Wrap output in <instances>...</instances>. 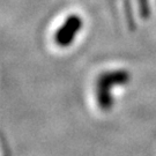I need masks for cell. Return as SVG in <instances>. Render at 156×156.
<instances>
[{"label":"cell","mask_w":156,"mask_h":156,"mask_svg":"<svg viewBox=\"0 0 156 156\" xmlns=\"http://www.w3.org/2000/svg\"><path fill=\"white\" fill-rule=\"evenodd\" d=\"M82 28V20L78 15H71L62 22L55 34V42L59 48H67L73 43Z\"/></svg>","instance_id":"obj_1"}]
</instances>
